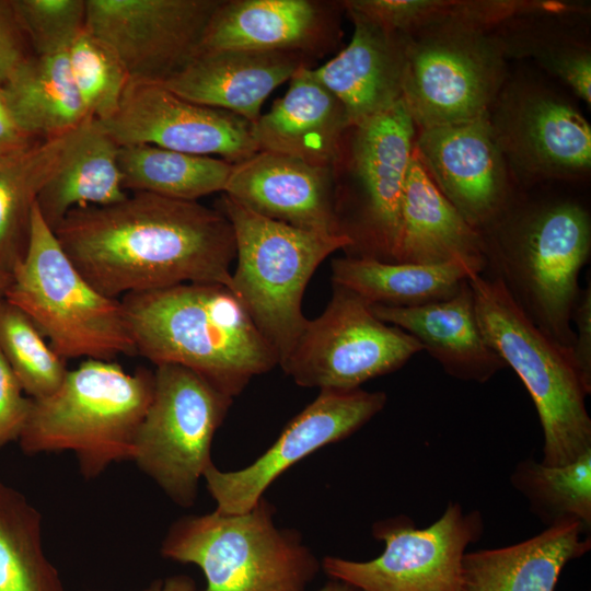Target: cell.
<instances>
[{
	"instance_id": "1",
	"label": "cell",
	"mask_w": 591,
	"mask_h": 591,
	"mask_svg": "<svg viewBox=\"0 0 591 591\" xmlns=\"http://www.w3.org/2000/svg\"><path fill=\"white\" fill-rule=\"evenodd\" d=\"M53 231L88 282L112 299L192 282L232 289V225L198 201L138 192L76 208Z\"/></svg>"
},
{
	"instance_id": "2",
	"label": "cell",
	"mask_w": 591,
	"mask_h": 591,
	"mask_svg": "<svg viewBox=\"0 0 591 591\" xmlns=\"http://www.w3.org/2000/svg\"><path fill=\"white\" fill-rule=\"evenodd\" d=\"M137 355L185 367L234 398L279 360L227 286L181 283L120 299Z\"/></svg>"
},
{
	"instance_id": "3",
	"label": "cell",
	"mask_w": 591,
	"mask_h": 591,
	"mask_svg": "<svg viewBox=\"0 0 591 591\" xmlns=\"http://www.w3.org/2000/svg\"><path fill=\"white\" fill-rule=\"evenodd\" d=\"M480 234L486 270L542 332L571 350L579 274L591 253L588 208L573 198L522 192Z\"/></svg>"
},
{
	"instance_id": "4",
	"label": "cell",
	"mask_w": 591,
	"mask_h": 591,
	"mask_svg": "<svg viewBox=\"0 0 591 591\" xmlns=\"http://www.w3.org/2000/svg\"><path fill=\"white\" fill-rule=\"evenodd\" d=\"M153 385L147 369L129 373L116 362L86 359L68 370L55 392L32 398L20 447L28 455L71 451L86 478L112 463L132 461Z\"/></svg>"
},
{
	"instance_id": "5",
	"label": "cell",
	"mask_w": 591,
	"mask_h": 591,
	"mask_svg": "<svg viewBox=\"0 0 591 591\" xmlns=\"http://www.w3.org/2000/svg\"><path fill=\"white\" fill-rule=\"evenodd\" d=\"M479 327L507 367L521 379L543 430V461L565 465L591 451L586 387L565 348L542 332L512 299L502 281L480 274L468 279Z\"/></svg>"
},
{
	"instance_id": "6",
	"label": "cell",
	"mask_w": 591,
	"mask_h": 591,
	"mask_svg": "<svg viewBox=\"0 0 591 591\" xmlns=\"http://www.w3.org/2000/svg\"><path fill=\"white\" fill-rule=\"evenodd\" d=\"M4 300L21 310L62 359L137 355L120 299L94 289L63 252L35 202L26 252Z\"/></svg>"
},
{
	"instance_id": "7",
	"label": "cell",
	"mask_w": 591,
	"mask_h": 591,
	"mask_svg": "<svg viewBox=\"0 0 591 591\" xmlns=\"http://www.w3.org/2000/svg\"><path fill=\"white\" fill-rule=\"evenodd\" d=\"M264 497L243 513L215 510L178 519L167 531L163 557L194 564L202 591H305L321 563L293 530L278 529Z\"/></svg>"
},
{
	"instance_id": "8",
	"label": "cell",
	"mask_w": 591,
	"mask_h": 591,
	"mask_svg": "<svg viewBox=\"0 0 591 591\" xmlns=\"http://www.w3.org/2000/svg\"><path fill=\"white\" fill-rule=\"evenodd\" d=\"M219 210L230 221L235 237L231 290L277 354L280 366L306 325L301 305L309 280L332 253L346 251L350 240L265 218L224 194Z\"/></svg>"
},
{
	"instance_id": "9",
	"label": "cell",
	"mask_w": 591,
	"mask_h": 591,
	"mask_svg": "<svg viewBox=\"0 0 591 591\" xmlns=\"http://www.w3.org/2000/svg\"><path fill=\"white\" fill-rule=\"evenodd\" d=\"M132 461L178 506L194 505L211 444L233 398L178 364H159Z\"/></svg>"
},
{
	"instance_id": "10",
	"label": "cell",
	"mask_w": 591,
	"mask_h": 591,
	"mask_svg": "<svg viewBox=\"0 0 591 591\" xmlns=\"http://www.w3.org/2000/svg\"><path fill=\"white\" fill-rule=\"evenodd\" d=\"M405 38L402 100L416 130L488 115L509 77L493 33L451 28Z\"/></svg>"
},
{
	"instance_id": "11",
	"label": "cell",
	"mask_w": 591,
	"mask_h": 591,
	"mask_svg": "<svg viewBox=\"0 0 591 591\" xmlns=\"http://www.w3.org/2000/svg\"><path fill=\"white\" fill-rule=\"evenodd\" d=\"M350 184L335 197L346 256L394 262L416 127L402 101L350 127Z\"/></svg>"
},
{
	"instance_id": "12",
	"label": "cell",
	"mask_w": 591,
	"mask_h": 591,
	"mask_svg": "<svg viewBox=\"0 0 591 591\" xmlns=\"http://www.w3.org/2000/svg\"><path fill=\"white\" fill-rule=\"evenodd\" d=\"M487 119L521 190L589 176L591 126L579 108L549 84L509 74Z\"/></svg>"
},
{
	"instance_id": "13",
	"label": "cell",
	"mask_w": 591,
	"mask_h": 591,
	"mask_svg": "<svg viewBox=\"0 0 591 591\" xmlns=\"http://www.w3.org/2000/svg\"><path fill=\"white\" fill-rule=\"evenodd\" d=\"M420 350L412 335L381 321L362 298L333 285L325 310L308 320L280 367L300 386L350 391L398 370Z\"/></svg>"
},
{
	"instance_id": "14",
	"label": "cell",
	"mask_w": 591,
	"mask_h": 591,
	"mask_svg": "<svg viewBox=\"0 0 591 591\" xmlns=\"http://www.w3.org/2000/svg\"><path fill=\"white\" fill-rule=\"evenodd\" d=\"M479 512H464L450 502L431 525L417 529L397 517L373 525V536L384 543L380 556L356 561L326 556L321 568L331 578L361 591H460L462 563L470 544L483 534Z\"/></svg>"
},
{
	"instance_id": "15",
	"label": "cell",
	"mask_w": 591,
	"mask_h": 591,
	"mask_svg": "<svg viewBox=\"0 0 591 591\" xmlns=\"http://www.w3.org/2000/svg\"><path fill=\"white\" fill-rule=\"evenodd\" d=\"M221 0H85V30L130 80L164 83L197 53Z\"/></svg>"
},
{
	"instance_id": "16",
	"label": "cell",
	"mask_w": 591,
	"mask_h": 591,
	"mask_svg": "<svg viewBox=\"0 0 591 591\" xmlns=\"http://www.w3.org/2000/svg\"><path fill=\"white\" fill-rule=\"evenodd\" d=\"M384 392L320 390L316 398L294 416L277 440L248 466L223 472L210 465L206 487L223 513H243L263 498L265 490L290 466L320 448L338 442L380 413Z\"/></svg>"
},
{
	"instance_id": "17",
	"label": "cell",
	"mask_w": 591,
	"mask_h": 591,
	"mask_svg": "<svg viewBox=\"0 0 591 591\" xmlns=\"http://www.w3.org/2000/svg\"><path fill=\"white\" fill-rule=\"evenodd\" d=\"M119 146L150 144L230 163L258 151L252 124L217 108L192 103L161 83L130 80L117 112L100 121Z\"/></svg>"
},
{
	"instance_id": "18",
	"label": "cell",
	"mask_w": 591,
	"mask_h": 591,
	"mask_svg": "<svg viewBox=\"0 0 591 591\" xmlns=\"http://www.w3.org/2000/svg\"><path fill=\"white\" fill-rule=\"evenodd\" d=\"M414 148L437 188L479 232L523 192L496 143L487 116L417 130Z\"/></svg>"
},
{
	"instance_id": "19",
	"label": "cell",
	"mask_w": 591,
	"mask_h": 591,
	"mask_svg": "<svg viewBox=\"0 0 591 591\" xmlns=\"http://www.w3.org/2000/svg\"><path fill=\"white\" fill-rule=\"evenodd\" d=\"M223 194L265 218L314 233L343 235L331 167L257 151L233 163Z\"/></svg>"
},
{
	"instance_id": "20",
	"label": "cell",
	"mask_w": 591,
	"mask_h": 591,
	"mask_svg": "<svg viewBox=\"0 0 591 591\" xmlns=\"http://www.w3.org/2000/svg\"><path fill=\"white\" fill-rule=\"evenodd\" d=\"M298 53L198 51L162 85L198 105L235 114L251 124L269 94L303 66Z\"/></svg>"
},
{
	"instance_id": "21",
	"label": "cell",
	"mask_w": 591,
	"mask_h": 591,
	"mask_svg": "<svg viewBox=\"0 0 591 591\" xmlns=\"http://www.w3.org/2000/svg\"><path fill=\"white\" fill-rule=\"evenodd\" d=\"M346 12L354 24L349 44L312 72L339 100L355 127L402 101L406 38Z\"/></svg>"
},
{
	"instance_id": "22",
	"label": "cell",
	"mask_w": 591,
	"mask_h": 591,
	"mask_svg": "<svg viewBox=\"0 0 591 591\" xmlns=\"http://www.w3.org/2000/svg\"><path fill=\"white\" fill-rule=\"evenodd\" d=\"M350 128L339 100L303 66L289 80L287 92L252 123L258 151L289 155L331 167Z\"/></svg>"
},
{
	"instance_id": "23",
	"label": "cell",
	"mask_w": 591,
	"mask_h": 591,
	"mask_svg": "<svg viewBox=\"0 0 591 591\" xmlns=\"http://www.w3.org/2000/svg\"><path fill=\"white\" fill-rule=\"evenodd\" d=\"M371 309L384 323L412 335L453 378L484 383L507 367L479 327L468 280L457 293L442 301Z\"/></svg>"
},
{
	"instance_id": "24",
	"label": "cell",
	"mask_w": 591,
	"mask_h": 591,
	"mask_svg": "<svg viewBox=\"0 0 591 591\" xmlns=\"http://www.w3.org/2000/svg\"><path fill=\"white\" fill-rule=\"evenodd\" d=\"M333 23L310 0L222 1L211 15L198 51H287L306 56L331 39Z\"/></svg>"
},
{
	"instance_id": "25",
	"label": "cell",
	"mask_w": 591,
	"mask_h": 591,
	"mask_svg": "<svg viewBox=\"0 0 591 591\" xmlns=\"http://www.w3.org/2000/svg\"><path fill=\"white\" fill-rule=\"evenodd\" d=\"M394 262L420 265L463 262L483 274L487 267L480 232L437 188L415 148L403 192Z\"/></svg>"
},
{
	"instance_id": "26",
	"label": "cell",
	"mask_w": 591,
	"mask_h": 591,
	"mask_svg": "<svg viewBox=\"0 0 591 591\" xmlns=\"http://www.w3.org/2000/svg\"><path fill=\"white\" fill-rule=\"evenodd\" d=\"M587 530L566 519L520 543L465 553L460 591H554L563 568L590 549Z\"/></svg>"
},
{
	"instance_id": "27",
	"label": "cell",
	"mask_w": 591,
	"mask_h": 591,
	"mask_svg": "<svg viewBox=\"0 0 591 591\" xmlns=\"http://www.w3.org/2000/svg\"><path fill=\"white\" fill-rule=\"evenodd\" d=\"M118 151L119 146L99 120L89 118L79 127L61 164L36 199L51 230L76 208L111 205L128 196Z\"/></svg>"
},
{
	"instance_id": "28",
	"label": "cell",
	"mask_w": 591,
	"mask_h": 591,
	"mask_svg": "<svg viewBox=\"0 0 591 591\" xmlns=\"http://www.w3.org/2000/svg\"><path fill=\"white\" fill-rule=\"evenodd\" d=\"M590 12H543L514 18L491 32L507 58H531L591 104Z\"/></svg>"
},
{
	"instance_id": "29",
	"label": "cell",
	"mask_w": 591,
	"mask_h": 591,
	"mask_svg": "<svg viewBox=\"0 0 591 591\" xmlns=\"http://www.w3.org/2000/svg\"><path fill=\"white\" fill-rule=\"evenodd\" d=\"M331 266L333 285L352 291L370 305L390 308L449 299L471 277L483 274L463 262L420 265L345 256L335 258Z\"/></svg>"
},
{
	"instance_id": "30",
	"label": "cell",
	"mask_w": 591,
	"mask_h": 591,
	"mask_svg": "<svg viewBox=\"0 0 591 591\" xmlns=\"http://www.w3.org/2000/svg\"><path fill=\"white\" fill-rule=\"evenodd\" d=\"M572 0H367L363 12L385 30L404 36L440 30L491 33L533 13L576 11Z\"/></svg>"
},
{
	"instance_id": "31",
	"label": "cell",
	"mask_w": 591,
	"mask_h": 591,
	"mask_svg": "<svg viewBox=\"0 0 591 591\" xmlns=\"http://www.w3.org/2000/svg\"><path fill=\"white\" fill-rule=\"evenodd\" d=\"M2 89L18 124L35 140L68 134L91 118L74 85L67 50L32 54Z\"/></svg>"
},
{
	"instance_id": "32",
	"label": "cell",
	"mask_w": 591,
	"mask_h": 591,
	"mask_svg": "<svg viewBox=\"0 0 591 591\" xmlns=\"http://www.w3.org/2000/svg\"><path fill=\"white\" fill-rule=\"evenodd\" d=\"M78 129L36 140L21 152L0 158V265L10 273L26 252L36 199Z\"/></svg>"
},
{
	"instance_id": "33",
	"label": "cell",
	"mask_w": 591,
	"mask_h": 591,
	"mask_svg": "<svg viewBox=\"0 0 591 591\" xmlns=\"http://www.w3.org/2000/svg\"><path fill=\"white\" fill-rule=\"evenodd\" d=\"M118 163L126 190L187 201L223 192L233 165L150 144L119 147Z\"/></svg>"
},
{
	"instance_id": "34",
	"label": "cell",
	"mask_w": 591,
	"mask_h": 591,
	"mask_svg": "<svg viewBox=\"0 0 591 591\" xmlns=\"http://www.w3.org/2000/svg\"><path fill=\"white\" fill-rule=\"evenodd\" d=\"M0 591H66L44 553L40 513L1 480Z\"/></svg>"
},
{
	"instance_id": "35",
	"label": "cell",
	"mask_w": 591,
	"mask_h": 591,
	"mask_svg": "<svg viewBox=\"0 0 591 591\" xmlns=\"http://www.w3.org/2000/svg\"><path fill=\"white\" fill-rule=\"evenodd\" d=\"M511 483L547 526L575 519L591 526V451L565 465L533 459L517 464Z\"/></svg>"
},
{
	"instance_id": "36",
	"label": "cell",
	"mask_w": 591,
	"mask_h": 591,
	"mask_svg": "<svg viewBox=\"0 0 591 591\" xmlns=\"http://www.w3.org/2000/svg\"><path fill=\"white\" fill-rule=\"evenodd\" d=\"M0 351L24 393L42 398L55 392L68 369L33 322L7 300L0 301Z\"/></svg>"
},
{
	"instance_id": "37",
	"label": "cell",
	"mask_w": 591,
	"mask_h": 591,
	"mask_svg": "<svg viewBox=\"0 0 591 591\" xmlns=\"http://www.w3.org/2000/svg\"><path fill=\"white\" fill-rule=\"evenodd\" d=\"M74 85L91 118L117 112L130 78L114 51L85 28L67 49Z\"/></svg>"
},
{
	"instance_id": "38",
	"label": "cell",
	"mask_w": 591,
	"mask_h": 591,
	"mask_svg": "<svg viewBox=\"0 0 591 591\" xmlns=\"http://www.w3.org/2000/svg\"><path fill=\"white\" fill-rule=\"evenodd\" d=\"M12 5L35 55L67 50L85 28V0H12Z\"/></svg>"
},
{
	"instance_id": "39",
	"label": "cell",
	"mask_w": 591,
	"mask_h": 591,
	"mask_svg": "<svg viewBox=\"0 0 591 591\" xmlns=\"http://www.w3.org/2000/svg\"><path fill=\"white\" fill-rule=\"evenodd\" d=\"M32 402L0 351V449L19 440L27 422Z\"/></svg>"
},
{
	"instance_id": "40",
	"label": "cell",
	"mask_w": 591,
	"mask_h": 591,
	"mask_svg": "<svg viewBox=\"0 0 591 591\" xmlns=\"http://www.w3.org/2000/svg\"><path fill=\"white\" fill-rule=\"evenodd\" d=\"M27 46L12 0H0V85L33 54Z\"/></svg>"
},
{
	"instance_id": "41",
	"label": "cell",
	"mask_w": 591,
	"mask_h": 591,
	"mask_svg": "<svg viewBox=\"0 0 591 591\" xmlns=\"http://www.w3.org/2000/svg\"><path fill=\"white\" fill-rule=\"evenodd\" d=\"M576 326L575 343L571 349L576 368L591 392V285L580 291L572 312Z\"/></svg>"
},
{
	"instance_id": "42",
	"label": "cell",
	"mask_w": 591,
	"mask_h": 591,
	"mask_svg": "<svg viewBox=\"0 0 591 591\" xmlns=\"http://www.w3.org/2000/svg\"><path fill=\"white\" fill-rule=\"evenodd\" d=\"M35 141L18 124L0 85V158L21 152Z\"/></svg>"
},
{
	"instance_id": "43",
	"label": "cell",
	"mask_w": 591,
	"mask_h": 591,
	"mask_svg": "<svg viewBox=\"0 0 591 591\" xmlns=\"http://www.w3.org/2000/svg\"><path fill=\"white\" fill-rule=\"evenodd\" d=\"M158 591H197L194 580L189 576H172L162 581Z\"/></svg>"
},
{
	"instance_id": "44",
	"label": "cell",
	"mask_w": 591,
	"mask_h": 591,
	"mask_svg": "<svg viewBox=\"0 0 591 591\" xmlns=\"http://www.w3.org/2000/svg\"><path fill=\"white\" fill-rule=\"evenodd\" d=\"M318 591H361L360 589L336 579H332Z\"/></svg>"
},
{
	"instance_id": "45",
	"label": "cell",
	"mask_w": 591,
	"mask_h": 591,
	"mask_svg": "<svg viewBox=\"0 0 591 591\" xmlns=\"http://www.w3.org/2000/svg\"><path fill=\"white\" fill-rule=\"evenodd\" d=\"M11 282V273L0 265V301L4 299Z\"/></svg>"
},
{
	"instance_id": "46",
	"label": "cell",
	"mask_w": 591,
	"mask_h": 591,
	"mask_svg": "<svg viewBox=\"0 0 591 591\" xmlns=\"http://www.w3.org/2000/svg\"><path fill=\"white\" fill-rule=\"evenodd\" d=\"M161 583H162V581L157 580V581H154L151 586H149L148 588L143 589L142 591H158L159 588L161 587Z\"/></svg>"
}]
</instances>
